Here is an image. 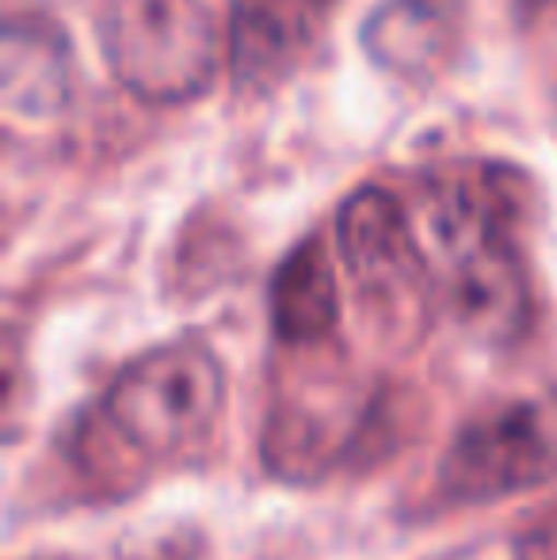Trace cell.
<instances>
[{
  "mask_svg": "<svg viewBox=\"0 0 557 560\" xmlns=\"http://www.w3.org/2000/svg\"><path fill=\"white\" fill-rule=\"evenodd\" d=\"M69 43L43 20H15L4 31V112L20 118H50L69 100Z\"/></svg>",
  "mask_w": 557,
  "mask_h": 560,
  "instance_id": "8",
  "label": "cell"
},
{
  "mask_svg": "<svg viewBox=\"0 0 557 560\" xmlns=\"http://www.w3.org/2000/svg\"><path fill=\"white\" fill-rule=\"evenodd\" d=\"M417 233L431 282L469 336L508 343L523 332L531 313L527 275L489 187L466 179L431 187Z\"/></svg>",
  "mask_w": 557,
  "mask_h": 560,
  "instance_id": "1",
  "label": "cell"
},
{
  "mask_svg": "<svg viewBox=\"0 0 557 560\" xmlns=\"http://www.w3.org/2000/svg\"><path fill=\"white\" fill-rule=\"evenodd\" d=\"M328 20H333V0H233V84L253 96L287 84L321 50Z\"/></svg>",
  "mask_w": 557,
  "mask_h": 560,
  "instance_id": "6",
  "label": "cell"
},
{
  "mask_svg": "<svg viewBox=\"0 0 557 560\" xmlns=\"http://www.w3.org/2000/svg\"><path fill=\"white\" fill-rule=\"evenodd\" d=\"M336 252L351 282L382 302H402L431 282L417 222L382 187H363L340 207Z\"/></svg>",
  "mask_w": 557,
  "mask_h": 560,
  "instance_id": "5",
  "label": "cell"
},
{
  "mask_svg": "<svg viewBox=\"0 0 557 560\" xmlns=\"http://www.w3.org/2000/svg\"><path fill=\"white\" fill-rule=\"evenodd\" d=\"M96 35L115 81L149 104H184L214 81L218 23L202 0H100Z\"/></svg>",
  "mask_w": 557,
  "mask_h": 560,
  "instance_id": "2",
  "label": "cell"
},
{
  "mask_svg": "<svg viewBox=\"0 0 557 560\" xmlns=\"http://www.w3.org/2000/svg\"><path fill=\"white\" fill-rule=\"evenodd\" d=\"M557 477V405L508 400L474 416L446 446L439 480L459 503L504 500Z\"/></svg>",
  "mask_w": 557,
  "mask_h": 560,
  "instance_id": "4",
  "label": "cell"
},
{
  "mask_svg": "<svg viewBox=\"0 0 557 560\" xmlns=\"http://www.w3.org/2000/svg\"><path fill=\"white\" fill-rule=\"evenodd\" d=\"M222 405V362L195 339H176L138 354L104 397L115 431L149 457H169L195 446L214 428Z\"/></svg>",
  "mask_w": 557,
  "mask_h": 560,
  "instance_id": "3",
  "label": "cell"
},
{
  "mask_svg": "<svg viewBox=\"0 0 557 560\" xmlns=\"http://www.w3.org/2000/svg\"><path fill=\"white\" fill-rule=\"evenodd\" d=\"M271 320L287 343H313L336 325V279L333 259L310 241L287 256L271 287Z\"/></svg>",
  "mask_w": 557,
  "mask_h": 560,
  "instance_id": "9",
  "label": "cell"
},
{
  "mask_svg": "<svg viewBox=\"0 0 557 560\" xmlns=\"http://www.w3.org/2000/svg\"><path fill=\"white\" fill-rule=\"evenodd\" d=\"M459 46L454 0H386L363 23V50L386 73L423 81L451 61Z\"/></svg>",
  "mask_w": 557,
  "mask_h": 560,
  "instance_id": "7",
  "label": "cell"
}]
</instances>
